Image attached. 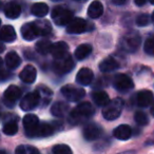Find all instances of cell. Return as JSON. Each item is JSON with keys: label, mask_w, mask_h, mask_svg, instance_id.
<instances>
[{"label": "cell", "mask_w": 154, "mask_h": 154, "mask_svg": "<svg viewBox=\"0 0 154 154\" xmlns=\"http://www.w3.org/2000/svg\"><path fill=\"white\" fill-rule=\"evenodd\" d=\"M94 108L90 103H82L71 111L69 115V122L72 125L82 124L94 115Z\"/></svg>", "instance_id": "6da1fadb"}, {"label": "cell", "mask_w": 154, "mask_h": 154, "mask_svg": "<svg viewBox=\"0 0 154 154\" xmlns=\"http://www.w3.org/2000/svg\"><path fill=\"white\" fill-rule=\"evenodd\" d=\"M141 43V38L140 35L135 31H131L128 32L122 37L120 39V49L122 51L127 52V53H134L135 51H137Z\"/></svg>", "instance_id": "7a4b0ae2"}, {"label": "cell", "mask_w": 154, "mask_h": 154, "mask_svg": "<svg viewBox=\"0 0 154 154\" xmlns=\"http://www.w3.org/2000/svg\"><path fill=\"white\" fill-rule=\"evenodd\" d=\"M124 100L122 98H114L108 103L103 107V115L105 119L107 120H114L120 116L122 109H124Z\"/></svg>", "instance_id": "3957f363"}, {"label": "cell", "mask_w": 154, "mask_h": 154, "mask_svg": "<svg viewBox=\"0 0 154 154\" xmlns=\"http://www.w3.org/2000/svg\"><path fill=\"white\" fill-rule=\"evenodd\" d=\"M52 19L57 26H68L73 20V12L64 7H55L52 10Z\"/></svg>", "instance_id": "277c9868"}, {"label": "cell", "mask_w": 154, "mask_h": 154, "mask_svg": "<svg viewBox=\"0 0 154 154\" xmlns=\"http://www.w3.org/2000/svg\"><path fill=\"white\" fill-rule=\"evenodd\" d=\"M74 66H75V62L73 60V58L71 57L70 54H66L63 57L57 58V59L54 60L53 70L56 74L63 75L71 72L74 69Z\"/></svg>", "instance_id": "5b68a950"}, {"label": "cell", "mask_w": 154, "mask_h": 154, "mask_svg": "<svg viewBox=\"0 0 154 154\" xmlns=\"http://www.w3.org/2000/svg\"><path fill=\"white\" fill-rule=\"evenodd\" d=\"M40 122L36 115L34 114H26L23 117L24 132L28 137H37Z\"/></svg>", "instance_id": "8992f818"}, {"label": "cell", "mask_w": 154, "mask_h": 154, "mask_svg": "<svg viewBox=\"0 0 154 154\" xmlns=\"http://www.w3.org/2000/svg\"><path fill=\"white\" fill-rule=\"evenodd\" d=\"M21 36L24 40L28 41L34 40L38 36H42V33H41V29L38 21L28 22V23L23 24L21 28Z\"/></svg>", "instance_id": "52a82bcc"}, {"label": "cell", "mask_w": 154, "mask_h": 154, "mask_svg": "<svg viewBox=\"0 0 154 154\" xmlns=\"http://www.w3.org/2000/svg\"><path fill=\"white\" fill-rule=\"evenodd\" d=\"M40 100H41V97L38 90L35 91V92H30L28 94H26V96L22 97L21 101H20V108L23 111L30 112L32 110H34L35 108H37V106L39 105Z\"/></svg>", "instance_id": "ba28073f"}, {"label": "cell", "mask_w": 154, "mask_h": 154, "mask_svg": "<svg viewBox=\"0 0 154 154\" xmlns=\"http://www.w3.org/2000/svg\"><path fill=\"white\" fill-rule=\"evenodd\" d=\"M61 94L68 99L69 101H79L86 95V91L82 88H77L73 85H68L61 88Z\"/></svg>", "instance_id": "9c48e42d"}, {"label": "cell", "mask_w": 154, "mask_h": 154, "mask_svg": "<svg viewBox=\"0 0 154 154\" xmlns=\"http://www.w3.org/2000/svg\"><path fill=\"white\" fill-rule=\"evenodd\" d=\"M113 86L117 91H119L122 93H126L134 88V82L128 75L118 74L114 77Z\"/></svg>", "instance_id": "30bf717a"}, {"label": "cell", "mask_w": 154, "mask_h": 154, "mask_svg": "<svg viewBox=\"0 0 154 154\" xmlns=\"http://www.w3.org/2000/svg\"><path fill=\"white\" fill-rule=\"evenodd\" d=\"M22 95V91L17 86H10L3 93V103L8 107H14L16 101L19 100Z\"/></svg>", "instance_id": "8fae6325"}, {"label": "cell", "mask_w": 154, "mask_h": 154, "mask_svg": "<svg viewBox=\"0 0 154 154\" xmlns=\"http://www.w3.org/2000/svg\"><path fill=\"white\" fill-rule=\"evenodd\" d=\"M89 30V23L82 18H73V20L66 26V32L69 34H82Z\"/></svg>", "instance_id": "7c38bea8"}, {"label": "cell", "mask_w": 154, "mask_h": 154, "mask_svg": "<svg viewBox=\"0 0 154 154\" xmlns=\"http://www.w3.org/2000/svg\"><path fill=\"white\" fill-rule=\"evenodd\" d=\"M101 132H103V129L99 125L94 124V122H91L88 124L84 129V137L88 141L95 140L100 136Z\"/></svg>", "instance_id": "4fadbf2b"}, {"label": "cell", "mask_w": 154, "mask_h": 154, "mask_svg": "<svg viewBox=\"0 0 154 154\" xmlns=\"http://www.w3.org/2000/svg\"><path fill=\"white\" fill-rule=\"evenodd\" d=\"M153 100H154V95H153V93L149 90L139 91L136 94V97H135L136 105L140 108L149 107L150 105H152Z\"/></svg>", "instance_id": "5bb4252c"}, {"label": "cell", "mask_w": 154, "mask_h": 154, "mask_svg": "<svg viewBox=\"0 0 154 154\" xmlns=\"http://www.w3.org/2000/svg\"><path fill=\"white\" fill-rule=\"evenodd\" d=\"M94 79V74L89 68H82L76 75V82L80 86H89Z\"/></svg>", "instance_id": "9a60e30c"}, {"label": "cell", "mask_w": 154, "mask_h": 154, "mask_svg": "<svg viewBox=\"0 0 154 154\" xmlns=\"http://www.w3.org/2000/svg\"><path fill=\"white\" fill-rule=\"evenodd\" d=\"M37 77V71L31 64H28L23 68V70L20 72L19 78L26 84H33L36 80Z\"/></svg>", "instance_id": "2e32d148"}, {"label": "cell", "mask_w": 154, "mask_h": 154, "mask_svg": "<svg viewBox=\"0 0 154 154\" xmlns=\"http://www.w3.org/2000/svg\"><path fill=\"white\" fill-rule=\"evenodd\" d=\"M51 54L54 57V59L61 58L69 54V47L64 41H58L56 43H53V47L51 50Z\"/></svg>", "instance_id": "e0dca14e"}, {"label": "cell", "mask_w": 154, "mask_h": 154, "mask_svg": "<svg viewBox=\"0 0 154 154\" xmlns=\"http://www.w3.org/2000/svg\"><path fill=\"white\" fill-rule=\"evenodd\" d=\"M18 117L13 116V117H10L8 120L5 122V125L2 127V131L5 135H15L18 132V124H17Z\"/></svg>", "instance_id": "ac0fdd59"}, {"label": "cell", "mask_w": 154, "mask_h": 154, "mask_svg": "<svg viewBox=\"0 0 154 154\" xmlns=\"http://www.w3.org/2000/svg\"><path fill=\"white\" fill-rule=\"evenodd\" d=\"M3 12H5V15L8 18H10V19H16V18H18L20 16L21 8L16 2H9L5 5Z\"/></svg>", "instance_id": "d6986e66"}, {"label": "cell", "mask_w": 154, "mask_h": 154, "mask_svg": "<svg viewBox=\"0 0 154 154\" xmlns=\"http://www.w3.org/2000/svg\"><path fill=\"white\" fill-rule=\"evenodd\" d=\"M113 135L120 140H127L132 135V129L128 125H120L113 131Z\"/></svg>", "instance_id": "ffe728a7"}, {"label": "cell", "mask_w": 154, "mask_h": 154, "mask_svg": "<svg viewBox=\"0 0 154 154\" xmlns=\"http://www.w3.org/2000/svg\"><path fill=\"white\" fill-rule=\"evenodd\" d=\"M119 68V63L118 61L113 57H107L106 59H103V61L99 64V69H100L101 72L108 73L112 72V71L116 70V69Z\"/></svg>", "instance_id": "44dd1931"}, {"label": "cell", "mask_w": 154, "mask_h": 154, "mask_svg": "<svg viewBox=\"0 0 154 154\" xmlns=\"http://www.w3.org/2000/svg\"><path fill=\"white\" fill-rule=\"evenodd\" d=\"M69 111V105L63 101H56L51 107V113L55 117H63Z\"/></svg>", "instance_id": "7402d4cb"}, {"label": "cell", "mask_w": 154, "mask_h": 154, "mask_svg": "<svg viewBox=\"0 0 154 154\" xmlns=\"http://www.w3.org/2000/svg\"><path fill=\"white\" fill-rule=\"evenodd\" d=\"M103 13V5L100 1H93L88 8V16L93 19L99 18Z\"/></svg>", "instance_id": "603a6c76"}, {"label": "cell", "mask_w": 154, "mask_h": 154, "mask_svg": "<svg viewBox=\"0 0 154 154\" xmlns=\"http://www.w3.org/2000/svg\"><path fill=\"white\" fill-rule=\"evenodd\" d=\"M5 66H7V68L9 70H15V69H17L20 66L21 59H20V57L18 56L17 53H15V52H9L7 54V56H5Z\"/></svg>", "instance_id": "cb8c5ba5"}, {"label": "cell", "mask_w": 154, "mask_h": 154, "mask_svg": "<svg viewBox=\"0 0 154 154\" xmlns=\"http://www.w3.org/2000/svg\"><path fill=\"white\" fill-rule=\"evenodd\" d=\"M0 37L1 40L5 42H13L16 40V32L12 26H3L1 29V33H0Z\"/></svg>", "instance_id": "d4e9b609"}, {"label": "cell", "mask_w": 154, "mask_h": 154, "mask_svg": "<svg viewBox=\"0 0 154 154\" xmlns=\"http://www.w3.org/2000/svg\"><path fill=\"white\" fill-rule=\"evenodd\" d=\"M92 99L94 103L98 107H105L110 101L109 95L105 91H96L92 93Z\"/></svg>", "instance_id": "484cf974"}, {"label": "cell", "mask_w": 154, "mask_h": 154, "mask_svg": "<svg viewBox=\"0 0 154 154\" xmlns=\"http://www.w3.org/2000/svg\"><path fill=\"white\" fill-rule=\"evenodd\" d=\"M92 47L88 43H85V45H80L79 47L75 50V57L77 60H82L85 58H87L91 53H92Z\"/></svg>", "instance_id": "4316f807"}, {"label": "cell", "mask_w": 154, "mask_h": 154, "mask_svg": "<svg viewBox=\"0 0 154 154\" xmlns=\"http://www.w3.org/2000/svg\"><path fill=\"white\" fill-rule=\"evenodd\" d=\"M31 12H32L33 15L37 16V17H45L49 13V7L42 2L35 3V5H33Z\"/></svg>", "instance_id": "83f0119b"}, {"label": "cell", "mask_w": 154, "mask_h": 154, "mask_svg": "<svg viewBox=\"0 0 154 154\" xmlns=\"http://www.w3.org/2000/svg\"><path fill=\"white\" fill-rule=\"evenodd\" d=\"M54 131H55V128H54L53 125L48 124V122H42L39 126L37 137H49L53 135Z\"/></svg>", "instance_id": "f1b7e54d"}, {"label": "cell", "mask_w": 154, "mask_h": 154, "mask_svg": "<svg viewBox=\"0 0 154 154\" xmlns=\"http://www.w3.org/2000/svg\"><path fill=\"white\" fill-rule=\"evenodd\" d=\"M53 43L50 40H40L36 43V51L41 55H47V54L51 53Z\"/></svg>", "instance_id": "f546056e"}, {"label": "cell", "mask_w": 154, "mask_h": 154, "mask_svg": "<svg viewBox=\"0 0 154 154\" xmlns=\"http://www.w3.org/2000/svg\"><path fill=\"white\" fill-rule=\"evenodd\" d=\"M15 154H39V151L33 146L21 145L15 150Z\"/></svg>", "instance_id": "4dcf8cb0"}, {"label": "cell", "mask_w": 154, "mask_h": 154, "mask_svg": "<svg viewBox=\"0 0 154 154\" xmlns=\"http://www.w3.org/2000/svg\"><path fill=\"white\" fill-rule=\"evenodd\" d=\"M134 119L136 124L139 125V126H146V125L149 124V117L143 111H137L134 115Z\"/></svg>", "instance_id": "1f68e13d"}, {"label": "cell", "mask_w": 154, "mask_h": 154, "mask_svg": "<svg viewBox=\"0 0 154 154\" xmlns=\"http://www.w3.org/2000/svg\"><path fill=\"white\" fill-rule=\"evenodd\" d=\"M143 51H145L146 54H148V55L154 56V35L150 36L149 38L145 41Z\"/></svg>", "instance_id": "d6a6232c"}, {"label": "cell", "mask_w": 154, "mask_h": 154, "mask_svg": "<svg viewBox=\"0 0 154 154\" xmlns=\"http://www.w3.org/2000/svg\"><path fill=\"white\" fill-rule=\"evenodd\" d=\"M38 92H39V94H40L41 99L43 100V103H45V105H47V103L51 100L52 91L49 90L47 87H39Z\"/></svg>", "instance_id": "836d02e7"}, {"label": "cell", "mask_w": 154, "mask_h": 154, "mask_svg": "<svg viewBox=\"0 0 154 154\" xmlns=\"http://www.w3.org/2000/svg\"><path fill=\"white\" fill-rule=\"evenodd\" d=\"M53 154H73L72 150L66 145H57L53 147Z\"/></svg>", "instance_id": "e575fe53"}, {"label": "cell", "mask_w": 154, "mask_h": 154, "mask_svg": "<svg viewBox=\"0 0 154 154\" xmlns=\"http://www.w3.org/2000/svg\"><path fill=\"white\" fill-rule=\"evenodd\" d=\"M151 18L148 14H140L138 17L136 18V24L138 26H146L150 23Z\"/></svg>", "instance_id": "d590c367"}, {"label": "cell", "mask_w": 154, "mask_h": 154, "mask_svg": "<svg viewBox=\"0 0 154 154\" xmlns=\"http://www.w3.org/2000/svg\"><path fill=\"white\" fill-rule=\"evenodd\" d=\"M112 2L115 5H122L127 2V0H112Z\"/></svg>", "instance_id": "8d00e7d4"}, {"label": "cell", "mask_w": 154, "mask_h": 154, "mask_svg": "<svg viewBox=\"0 0 154 154\" xmlns=\"http://www.w3.org/2000/svg\"><path fill=\"white\" fill-rule=\"evenodd\" d=\"M148 0H134V2L136 5H138V7H143V5H146V2H147Z\"/></svg>", "instance_id": "74e56055"}, {"label": "cell", "mask_w": 154, "mask_h": 154, "mask_svg": "<svg viewBox=\"0 0 154 154\" xmlns=\"http://www.w3.org/2000/svg\"><path fill=\"white\" fill-rule=\"evenodd\" d=\"M151 113H152V115L154 116V105L152 106V108H151Z\"/></svg>", "instance_id": "f35d334b"}, {"label": "cell", "mask_w": 154, "mask_h": 154, "mask_svg": "<svg viewBox=\"0 0 154 154\" xmlns=\"http://www.w3.org/2000/svg\"><path fill=\"white\" fill-rule=\"evenodd\" d=\"M152 21H153V24H154V12H153V14H152Z\"/></svg>", "instance_id": "ab89813d"}, {"label": "cell", "mask_w": 154, "mask_h": 154, "mask_svg": "<svg viewBox=\"0 0 154 154\" xmlns=\"http://www.w3.org/2000/svg\"><path fill=\"white\" fill-rule=\"evenodd\" d=\"M1 154H7V152H5V150H2V151H1Z\"/></svg>", "instance_id": "60d3db41"}, {"label": "cell", "mask_w": 154, "mask_h": 154, "mask_svg": "<svg viewBox=\"0 0 154 154\" xmlns=\"http://www.w3.org/2000/svg\"><path fill=\"white\" fill-rule=\"evenodd\" d=\"M150 3H152V5H154V0H149Z\"/></svg>", "instance_id": "b9f144b4"}, {"label": "cell", "mask_w": 154, "mask_h": 154, "mask_svg": "<svg viewBox=\"0 0 154 154\" xmlns=\"http://www.w3.org/2000/svg\"><path fill=\"white\" fill-rule=\"evenodd\" d=\"M76 1H87V0H76Z\"/></svg>", "instance_id": "7bdbcfd3"}, {"label": "cell", "mask_w": 154, "mask_h": 154, "mask_svg": "<svg viewBox=\"0 0 154 154\" xmlns=\"http://www.w3.org/2000/svg\"><path fill=\"white\" fill-rule=\"evenodd\" d=\"M54 1H57V0H54Z\"/></svg>", "instance_id": "ee69618b"}]
</instances>
